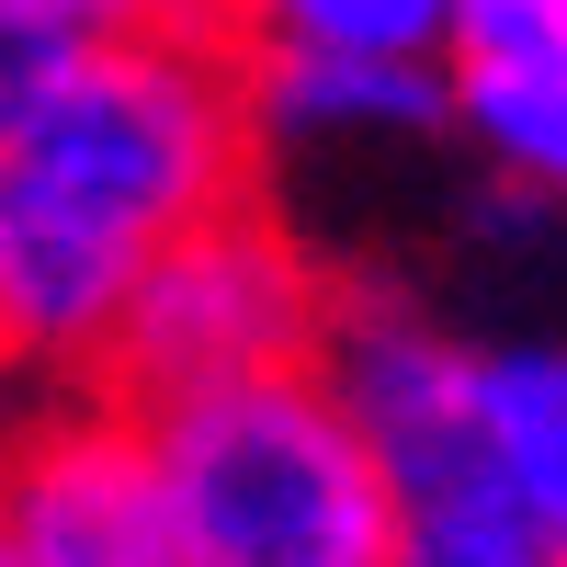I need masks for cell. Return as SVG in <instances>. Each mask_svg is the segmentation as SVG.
Here are the masks:
<instances>
[{
    "mask_svg": "<svg viewBox=\"0 0 567 567\" xmlns=\"http://www.w3.org/2000/svg\"><path fill=\"white\" fill-rule=\"evenodd\" d=\"M443 103H454L443 136L488 182L567 205V0H465Z\"/></svg>",
    "mask_w": 567,
    "mask_h": 567,
    "instance_id": "6",
    "label": "cell"
},
{
    "mask_svg": "<svg viewBox=\"0 0 567 567\" xmlns=\"http://www.w3.org/2000/svg\"><path fill=\"white\" fill-rule=\"evenodd\" d=\"M398 567H567L556 534L499 488V465H465L443 488H409V545Z\"/></svg>",
    "mask_w": 567,
    "mask_h": 567,
    "instance_id": "10",
    "label": "cell"
},
{
    "mask_svg": "<svg viewBox=\"0 0 567 567\" xmlns=\"http://www.w3.org/2000/svg\"><path fill=\"white\" fill-rule=\"evenodd\" d=\"M477 443L567 556V329H511L477 363Z\"/></svg>",
    "mask_w": 567,
    "mask_h": 567,
    "instance_id": "8",
    "label": "cell"
},
{
    "mask_svg": "<svg viewBox=\"0 0 567 567\" xmlns=\"http://www.w3.org/2000/svg\"><path fill=\"white\" fill-rule=\"evenodd\" d=\"M0 545L12 567H194L148 409L125 386L0 398Z\"/></svg>",
    "mask_w": 567,
    "mask_h": 567,
    "instance_id": "4",
    "label": "cell"
},
{
    "mask_svg": "<svg viewBox=\"0 0 567 567\" xmlns=\"http://www.w3.org/2000/svg\"><path fill=\"white\" fill-rule=\"evenodd\" d=\"M80 45H91V34H69L45 0H0V148L23 136V114L58 91V69L80 58Z\"/></svg>",
    "mask_w": 567,
    "mask_h": 567,
    "instance_id": "11",
    "label": "cell"
},
{
    "mask_svg": "<svg viewBox=\"0 0 567 567\" xmlns=\"http://www.w3.org/2000/svg\"><path fill=\"white\" fill-rule=\"evenodd\" d=\"M329 307H341V272L307 250V227H284L261 194H239L227 216L182 227L159 272L136 284L114 386L136 409H159L194 386H239V374H296L329 341Z\"/></svg>",
    "mask_w": 567,
    "mask_h": 567,
    "instance_id": "3",
    "label": "cell"
},
{
    "mask_svg": "<svg viewBox=\"0 0 567 567\" xmlns=\"http://www.w3.org/2000/svg\"><path fill=\"white\" fill-rule=\"evenodd\" d=\"M194 567H398L409 499L318 363L148 409Z\"/></svg>",
    "mask_w": 567,
    "mask_h": 567,
    "instance_id": "2",
    "label": "cell"
},
{
    "mask_svg": "<svg viewBox=\"0 0 567 567\" xmlns=\"http://www.w3.org/2000/svg\"><path fill=\"white\" fill-rule=\"evenodd\" d=\"M69 34H182V23H227V0H45Z\"/></svg>",
    "mask_w": 567,
    "mask_h": 567,
    "instance_id": "12",
    "label": "cell"
},
{
    "mask_svg": "<svg viewBox=\"0 0 567 567\" xmlns=\"http://www.w3.org/2000/svg\"><path fill=\"white\" fill-rule=\"evenodd\" d=\"M0 567H12V545H0Z\"/></svg>",
    "mask_w": 567,
    "mask_h": 567,
    "instance_id": "13",
    "label": "cell"
},
{
    "mask_svg": "<svg viewBox=\"0 0 567 567\" xmlns=\"http://www.w3.org/2000/svg\"><path fill=\"white\" fill-rule=\"evenodd\" d=\"M261 114L227 23L91 34L0 148V398L114 386L136 284L250 194Z\"/></svg>",
    "mask_w": 567,
    "mask_h": 567,
    "instance_id": "1",
    "label": "cell"
},
{
    "mask_svg": "<svg viewBox=\"0 0 567 567\" xmlns=\"http://www.w3.org/2000/svg\"><path fill=\"white\" fill-rule=\"evenodd\" d=\"M250 114L284 159H363L443 136V58H307V45H250Z\"/></svg>",
    "mask_w": 567,
    "mask_h": 567,
    "instance_id": "7",
    "label": "cell"
},
{
    "mask_svg": "<svg viewBox=\"0 0 567 567\" xmlns=\"http://www.w3.org/2000/svg\"><path fill=\"white\" fill-rule=\"evenodd\" d=\"M477 363H488V341H454L409 284H341L329 341H318V374L374 432V454L398 465V499L488 465V443H477Z\"/></svg>",
    "mask_w": 567,
    "mask_h": 567,
    "instance_id": "5",
    "label": "cell"
},
{
    "mask_svg": "<svg viewBox=\"0 0 567 567\" xmlns=\"http://www.w3.org/2000/svg\"><path fill=\"white\" fill-rule=\"evenodd\" d=\"M465 0H227L239 45H307V58H454Z\"/></svg>",
    "mask_w": 567,
    "mask_h": 567,
    "instance_id": "9",
    "label": "cell"
}]
</instances>
